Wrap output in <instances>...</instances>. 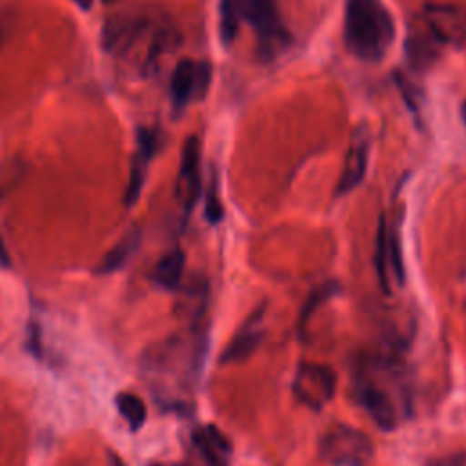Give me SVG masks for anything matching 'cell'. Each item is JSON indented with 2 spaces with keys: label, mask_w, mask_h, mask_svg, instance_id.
<instances>
[{
  "label": "cell",
  "mask_w": 466,
  "mask_h": 466,
  "mask_svg": "<svg viewBox=\"0 0 466 466\" xmlns=\"http://www.w3.org/2000/svg\"><path fill=\"white\" fill-rule=\"evenodd\" d=\"M344 46L364 62H379L395 40V22L382 0H346Z\"/></svg>",
  "instance_id": "1"
},
{
  "label": "cell",
  "mask_w": 466,
  "mask_h": 466,
  "mask_svg": "<svg viewBox=\"0 0 466 466\" xmlns=\"http://www.w3.org/2000/svg\"><path fill=\"white\" fill-rule=\"evenodd\" d=\"M240 20L248 22L257 36V51L273 60L289 44V33L273 0H237Z\"/></svg>",
  "instance_id": "2"
},
{
  "label": "cell",
  "mask_w": 466,
  "mask_h": 466,
  "mask_svg": "<svg viewBox=\"0 0 466 466\" xmlns=\"http://www.w3.org/2000/svg\"><path fill=\"white\" fill-rule=\"evenodd\" d=\"M373 451V441L348 424L328 428L319 441V455L329 466H368Z\"/></svg>",
  "instance_id": "3"
},
{
  "label": "cell",
  "mask_w": 466,
  "mask_h": 466,
  "mask_svg": "<svg viewBox=\"0 0 466 466\" xmlns=\"http://www.w3.org/2000/svg\"><path fill=\"white\" fill-rule=\"evenodd\" d=\"M420 25L437 47L466 46V9L461 5L426 4L420 13Z\"/></svg>",
  "instance_id": "4"
},
{
  "label": "cell",
  "mask_w": 466,
  "mask_h": 466,
  "mask_svg": "<svg viewBox=\"0 0 466 466\" xmlns=\"http://www.w3.org/2000/svg\"><path fill=\"white\" fill-rule=\"evenodd\" d=\"M291 390L300 404L311 410H320L335 395L337 375L326 364L300 362L297 366Z\"/></svg>",
  "instance_id": "5"
},
{
  "label": "cell",
  "mask_w": 466,
  "mask_h": 466,
  "mask_svg": "<svg viewBox=\"0 0 466 466\" xmlns=\"http://www.w3.org/2000/svg\"><path fill=\"white\" fill-rule=\"evenodd\" d=\"M211 86V64L206 60H180L171 75L169 91L173 109L178 113L191 102L202 100Z\"/></svg>",
  "instance_id": "6"
},
{
  "label": "cell",
  "mask_w": 466,
  "mask_h": 466,
  "mask_svg": "<svg viewBox=\"0 0 466 466\" xmlns=\"http://www.w3.org/2000/svg\"><path fill=\"white\" fill-rule=\"evenodd\" d=\"M357 400L371 417V420L384 431H391L402 419V408L393 393L380 386L375 379L364 375L357 380Z\"/></svg>",
  "instance_id": "7"
},
{
  "label": "cell",
  "mask_w": 466,
  "mask_h": 466,
  "mask_svg": "<svg viewBox=\"0 0 466 466\" xmlns=\"http://www.w3.org/2000/svg\"><path fill=\"white\" fill-rule=\"evenodd\" d=\"M200 197V140L191 135L186 138L180 169L177 178V198L180 200L186 213H191Z\"/></svg>",
  "instance_id": "8"
},
{
  "label": "cell",
  "mask_w": 466,
  "mask_h": 466,
  "mask_svg": "<svg viewBox=\"0 0 466 466\" xmlns=\"http://www.w3.org/2000/svg\"><path fill=\"white\" fill-rule=\"evenodd\" d=\"M370 160V133L364 127L353 131L350 147L344 155V166L335 187L337 197L351 193L366 177Z\"/></svg>",
  "instance_id": "9"
},
{
  "label": "cell",
  "mask_w": 466,
  "mask_h": 466,
  "mask_svg": "<svg viewBox=\"0 0 466 466\" xmlns=\"http://www.w3.org/2000/svg\"><path fill=\"white\" fill-rule=\"evenodd\" d=\"M264 304L255 309L237 329L229 344L220 355L222 364H231V362H244L248 360L253 351L260 346L264 339Z\"/></svg>",
  "instance_id": "10"
},
{
  "label": "cell",
  "mask_w": 466,
  "mask_h": 466,
  "mask_svg": "<svg viewBox=\"0 0 466 466\" xmlns=\"http://www.w3.org/2000/svg\"><path fill=\"white\" fill-rule=\"evenodd\" d=\"M373 262H375L377 277H379V282H380L382 289L388 291V273H390V268H393L391 271L395 273V277L400 282L404 280V269H402V260L399 258L397 237H395V233H391L388 229V224H386L384 217H380L379 229H377V242H375Z\"/></svg>",
  "instance_id": "11"
},
{
  "label": "cell",
  "mask_w": 466,
  "mask_h": 466,
  "mask_svg": "<svg viewBox=\"0 0 466 466\" xmlns=\"http://www.w3.org/2000/svg\"><path fill=\"white\" fill-rule=\"evenodd\" d=\"M193 448L202 466H228L229 462L231 444L228 437L211 424L193 433Z\"/></svg>",
  "instance_id": "12"
},
{
  "label": "cell",
  "mask_w": 466,
  "mask_h": 466,
  "mask_svg": "<svg viewBox=\"0 0 466 466\" xmlns=\"http://www.w3.org/2000/svg\"><path fill=\"white\" fill-rule=\"evenodd\" d=\"M142 240V233L140 229H129L100 260V264L96 266V273L98 275H111L120 271L129 258L135 255V251L138 249Z\"/></svg>",
  "instance_id": "13"
},
{
  "label": "cell",
  "mask_w": 466,
  "mask_h": 466,
  "mask_svg": "<svg viewBox=\"0 0 466 466\" xmlns=\"http://www.w3.org/2000/svg\"><path fill=\"white\" fill-rule=\"evenodd\" d=\"M186 268V255L182 249L175 248L167 251L153 268L151 279L157 286L164 289H177Z\"/></svg>",
  "instance_id": "14"
},
{
  "label": "cell",
  "mask_w": 466,
  "mask_h": 466,
  "mask_svg": "<svg viewBox=\"0 0 466 466\" xmlns=\"http://www.w3.org/2000/svg\"><path fill=\"white\" fill-rule=\"evenodd\" d=\"M115 402H116L118 413L124 417V420L127 422V426L133 431H137L144 426V422L147 419V410H146L144 400L138 395L129 393V391H122V393L116 395Z\"/></svg>",
  "instance_id": "15"
},
{
  "label": "cell",
  "mask_w": 466,
  "mask_h": 466,
  "mask_svg": "<svg viewBox=\"0 0 466 466\" xmlns=\"http://www.w3.org/2000/svg\"><path fill=\"white\" fill-rule=\"evenodd\" d=\"M240 22L242 20H240L237 0H220L218 27H220V38H222L224 46H229L235 40Z\"/></svg>",
  "instance_id": "16"
},
{
  "label": "cell",
  "mask_w": 466,
  "mask_h": 466,
  "mask_svg": "<svg viewBox=\"0 0 466 466\" xmlns=\"http://www.w3.org/2000/svg\"><path fill=\"white\" fill-rule=\"evenodd\" d=\"M151 160H147L146 157L135 153L133 160H131V169H129V180H127V186H126V193H124V202L126 206H133L140 193H142V187H144V182H146V173H147V164Z\"/></svg>",
  "instance_id": "17"
},
{
  "label": "cell",
  "mask_w": 466,
  "mask_h": 466,
  "mask_svg": "<svg viewBox=\"0 0 466 466\" xmlns=\"http://www.w3.org/2000/svg\"><path fill=\"white\" fill-rule=\"evenodd\" d=\"M339 291V286L337 282H324L320 284L319 288H315L309 297L306 299L302 309H300V315H299V329L302 331L308 324V320L311 319V315L319 309L320 304H324L328 299H331L335 293Z\"/></svg>",
  "instance_id": "18"
},
{
  "label": "cell",
  "mask_w": 466,
  "mask_h": 466,
  "mask_svg": "<svg viewBox=\"0 0 466 466\" xmlns=\"http://www.w3.org/2000/svg\"><path fill=\"white\" fill-rule=\"evenodd\" d=\"M162 146V131L158 127H138L137 153L151 160Z\"/></svg>",
  "instance_id": "19"
},
{
  "label": "cell",
  "mask_w": 466,
  "mask_h": 466,
  "mask_svg": "<svg viewBox=\"0 0 466 466\" xmlns=\"http://www.w3.org/2000/svg\"><path fill=\"white\" fill-rule=\"evenodd\" d=\"M206 218L211 224H218L224 217V208L222 202L218 198V191H217V180L213 178L209 187H208V195H206V208H204Z\"/></svg>",
  "instance_id": "20"
},
{
  "label": "cell",
  "mask_w": 466,
  "mask_h": 466,
  "mask_svg": "<svg viewBox=\"0 0 466 466\" xmlns=\"http://www.w3.org/2000/svg\"><path fill=\"white\" fill-rule=\"evenodd\" d=\"M428 466H466V457L462 453H451L430 461Z\"/></svg>",
  "instance_id": "21"
},
{
  "label": "cell",
  "mask_w": 466,
  "mask_h": 466,
  "mask_svg": "<svg viewBox=\"0 0 466 466\" xmlns=\"http://www.w3.org/2000/svg\"><path fill=\"white\" fill-rule=\"evenodd\" d=\"M11 268H13V260H11V255L5 248L2 233H0V269H11Z\"/></svg>",
  "instance_id": "22"
},
{
  "label": "cell",
  "mask_w": 466,
  "mask_h": 466,
  "mask_svg": "<svg viewBox=\"0 0 466 466\" xmlns=\"http://www.w3.org/2000/svg\"><path fill=\"white\" fill-rule=\"evenodd\" d=\"M80 9H84V11H89L91 7H93V0H73Z\"/></svg>",
  "instance_id": "23"
},
{
  "label": "cell",
  "mask_w": 466,
  "mask_h": 466,
  "mask_svg": "<svg viewBox=\"0 0 466 466\" xmlns=\"http://www.w3.org/2000/svg\"><path fill=\"white\" fill-rule=\"evenodd\" d=\"M459 111H461V120H462V124L466 126V100L461 104V109H459Z\"/></svg>",
  "instance_id": "24"
},
{
  "label": "cell",
  "mask_w": 466,
  "mask_h": 466,
  "mask_svg": "<svg viewBox=\"0 0 466 466\" xmlns=\"http://www.w3.org/2000/svg\"><path fill=\"white\" fill-rule=\"evenodd\" d=\"M149 466H166V464H160V462H151Z\"/></svg>",
  "instance_id": "25"
},
{
  "label": "cell",
  "mask_w": 466,
  "mask_h": 466,
  "mask_svg": "<svg viewBox=\"0 0 466 466\" xmlns=\"http://www.w3.org/2000/svg\"><path fill=\"white\" fill-rule=\"evenodd\" d=\"M102 2H104V4H113L115 0H102Z\"/></svg>",
  "instance_id": "26"
}]
</instances>
